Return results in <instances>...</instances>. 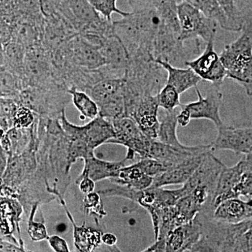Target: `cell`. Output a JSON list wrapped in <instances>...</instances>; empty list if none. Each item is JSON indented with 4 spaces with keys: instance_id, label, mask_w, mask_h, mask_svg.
<instances>
[{
    "instance_id": "1",
    "label": "cell",
    "mask_w": 252,
    "mask_h": 252,
    "mask_svg": "<svg viewBox=\"0 0 252 252\" xmlns=\"http://www.w3.org/2000/svg\"><path fill=\"white\" fill-rule=\"evenodd\" d=\"M162 25L152 4L132 9L122 19L112 21L114 34L124 44L129 58L144 56L154 59V39Z\"/></svg>"
},
{
    "instance_id": "2",
    "label": "cell",
    "mask_w": 252,
    "mask_h": 252,
    "mask_svg": "<svg viewBox=\"0 0 252 252\" xmlns=\"http://www.w3.org/2000/svg\"><path fill=\"white\" fill-rule=\"evenodd\" d=\"M202 235L219 252H252V220L230 224L197 215Z\"/></svg>"
},
{
    "instance_id": "3",
    "label": "cell",
    "mask_w": 252,
    "mask_h": 252,
    "mask_svg": "<svg viewBox=\"0 0 252 252\" xmlns=\"http://www.w3.org/2000/svg\"><path fill=\"white\" fill-rule=\"evenodd\" d=\"M236 40L225 46L220 55L226 71V77L233 79L252 95V21L244 25Z\"/></svg>"
},
{
    "instance_id": "4",
    "label": "cell",
    "mask_w": 252,
    "mask_h": 252,
    "mask_svg": "<svg viewBox=\"0 0 252 252\" xmlns=\"http://www.w3.org/2000/svg\"><path fill=\"white\" fill-rule=\"evenodd\" d=\"M68 89L61 83L42 87L25 88L16 97L18 104L46 119L59 118L69 102Z\"/></svg>"
},
{
    "instance_id": "5",
    "label": "cell",
    "mask_w": 252,
    "mask_h": 252,
    "mask_svg": "<svg viewBox=\"0 0 252 252\" xmlns=\"http://www.w3.org/2000/svg\"><path fill=\"white\" fill-rule=\"evenodd\" d=\"M240 196L252 198V154L245 155L234 166L223 167L214 195L215 210L223 200Z\"/></svg>"
},
{
    "instance_id": "6",
    "label": "cell",
    "mask_w": 252,
    "mask_h": 252,
    "mask_svg": "<svg viewBox=\"0 0 252 252\" xmlns=\"http://www.w3.org/2000/svg\"><path fill=\"white\" fill-rule=\"evenodd\" d=\"M37 146H31L23 153L8 157L3 174V188L1 194L14 198L20 187L34 178L37 170Z\"/></svg>"
},
{
    "instance_id": "7",
    "label": "cell",
    "mask_w": 252,
    "mask_h": 252,
    "mask_svg": "<svg viewBox=\"0 0 252 252\" xmlns=\"http://www.w3.org/2000/svg\"><path fill=\"white\" fill-rule=\"evenodd\" d=\"M59 119L66 135L82 141L94 152L102 144H107L115 136L112 122L99 116L86 125H74L68 121L65 109H64Z\"/></svg>"
},
{
    "instance_id": "8",
    "label": "cell",
    "mask_w": 252,
    "mask_h": 252,
    "mask_svg": "<svg viewBox=\"0 0 252 252\" xmlns=\"http://www.w3.org/2000/svg\"><path fill=\"white\" fill-rule=\"evenodd\" d=\"M177 15L182 41L201 39L207 43L216 36L218 23L188 3L177 4Z\"/></svg>"
},
{
    "instance_id": "9",
    "label": "cell",
    "mask_w": 252,
    "mask_h": 252,
    "mask_svg": "<svg viewBox=\"0 0 252 252\" xmlns=\"http://www.w3.org/2000/svg\"><path fill=\"white\" fill-rule=\"evenodd\" d=\"M115 136L107 144H119L127 148L126 160H133L136 155L149 158L152 140L140 130L132 118L123 117L112 121Z\"/></svg>"
},
{
    "instance_id": "10",
    "label": "cell",
    "mask_w": 252,
    "mask_h": 252,
    "mask_svg": "<svg viewBox=\"0 0 252 252\" xmlns=\"http://www.w3.org/2000/svg\"><path fill=\"white\" fill-rule=\"evenodd\" d=\"M215 39L207 41L203 52L196 59L186 62L185 67L190 68L200 79L220 88L226 77V71L215 51Z\"/></svg>"
},
{
    "instance_id": "11",
    "label": "cell",
    "mask_w": 252,
    "mask_h": 252,
    "mask_svg": "<svg viewBox=\"0 0 252 252\" xmlns=\"http://www.w3.org/2000/svg\"><path fill=\"white\" fill-rule=\"evenodd\" d=\"M216 139L210 144L212 152L228 150L236 155L252 154V128L235 127L223 124L217 127Z\"/></svg>"
},
{
    "instance_id": "12",
    "label": "cell",
    "mask_w": 252,
    "mask_h": 252,
    "mask_svg": "<svg viewBox=\"0 0 252 252\" xmlns=\"http://www.w3.org/2000/svg\"><path fill=\"white\" fill-rule=\"evenodd\" d=\"M198 100L190 103L181 104L180 108L185 109L188 113L190 119H207L211 121L217 127L223 125L220 116V108L223 94L220 88L212 85L211 89L204 97L198 88L195 87Z\"/></svg>"
},
{
    "instance_id": "13",
    "label": "cell",
    "mask_w": 252,
    "mask_h": 252,
    "mask_svg": "<svg viewBox=\"0 0 252 252\" xmlns=\"http://www.w3.org/2000/svg\"><path fill=\"white\" fill-rule=\"evenodd\" d=\"M158 114L157 95H146L136 101L126 117L132 118L150 140H157L159 127Z\"/></svg>"
},
{
    "instance_id": "14",
    "label": "cell",
    "mask_w": 252,
    "mask_h": 252,
    "mask_svg": "<svg viewBox=\"0 0 252 252\" xmlns=\"http://www.w3.org/2000/svg\"><path fill=\"white\" fill-rule=\"evenodd\" d=\"M69 63L74 67L95 69L105 65L98 47L89 44L79 34L64 45Z\"/></svg>"
},
{
    "instance_id": "15",
    "label": "cell",
    "mask_w": 252,
    "mask_h": 252,
    "mask_svg": "<svg viewBox=\"0 0 252 252\" xmlns=\"http://www.w3.org/2000/svg\"><path fill=\"white\" fill-rule=\"evenodd\" d=\"M209 148L210 144L195 147L187 146L183 149L176 148L172 146L162 143L157 140H152L149 158L160 162L167 170L180 165L190 158L201 153Z\"/></svg>"
},
{
    "instance_id": "16",
    "label": "cell",
    "mask_w": 252,
    "mask_h": 252,
    "mask_svg": "<svg viewBox=\"0 0 252 252\" xmlns=\"http://www.w3.org/2000/svg\"><path fill=\"white\" fill-rule=\"evenodd\" d=\"M201 235V225L195 218L192 221L177 227L167 234L165 252H189L200 240Z\"/></svg>"
},
{
    "instance_id": "17",
    "label": "cell",
    "mask_w": 252,
    "mask_h": 252,
    "mask_svg": "<svg viewBox=\"0 0 252 252\" xmlns=\"http://www.w3.org/2000/svg\"><path fill=\"white\" fill-rule=\"evenodd\" d=\"M210 150L211 151L210 147L207 150L194 156L180 165L168 169L160 175L154 177L153 182L149 188H160L169 185H183L198 168L204 156Z\"/></svg>"
},
{
    "instance_id": "18",
    "label": "cell",
    "mask_w": 252,
    "mask_h": 252,
    "mask_svg": "<svg viewBox=\"0 0 252 252\" xmlns=\"http://www.w3.org/2000/svg\"><path fill=\"white\" fill-rule=\"evenodd\" d=\"M252 217V200L244 201L238 198L227 199L219 204L212 219L222 223L235 224L250 220Z\"/></svg>"
},
{
    "instance_id": "19",
    "label": "cell",
    "mask_w": 252,
    "mask_h": 252,
    "mask_svg": "<svg viewBox=\"0 0 252 252\" xmlns=\"http://www.w3.org/2000/svg\"><path fill=\"white\" fill-rule=\"evenodd\" d=\"M126 161V158L119 162L107 161L94 156L84 160V170L77 178L86 176L94 182L115 178L120 169L125 166Z\"/></svg>"
},
{
    "instance_id": "20",
    "label": "cell",
    "mask_w": 252,
    "mask_h": 252,
    "mask_svg": "<svg viewBox=\"0 0 252 252\" xmlns=\"http://www.w3.org/2000/svg\"><path fill=\"white\" fill-rule=\"evenodd\" d=\"M154 61L166 72V84L172 86L180 94L191 88L197 87L202 80L190 68L174 67L164 61Z\"/></svg>"
},
{
    "instance_id": "21",
    "label": "cell",
    "mask_w": 252,
    "mask_h": 252,
    "mask_svg": "<svg viewBox=\"0 0 252 252\" xmlns=\"http://www.w3.org/2000/svg\"><path fill=\"white\" fill-rule=\"evenodd\" d=\"M99 49L105 65L126 71L129 63L128 54L122 41L115 34L107 38Z\"/></svg>"
},
{
    "instance_id": "22",
    "label": "cell",
    "mask_w": 252,
    "mask_h": 252,
    "mask_svg": "<svg viewBox=\"0 0 252 252\" xmlns=\"http://www.w3.org/2000/svg\"><path fill=\"white\" fill-rule=\"evenodd\" d=\"M109 180L114 185L125 186L137 190L149 189L153 182V178L144 174L135 162L128 166L123 167L117 177Z\"/></svg>"
},
{
    "instance_id": "23",
    "label": "cell",
    "mask_w": 252,
    "mask_h": 252,
    "mask_svg": "<svg viewBox=\"0 0 252 252\" xmlns=\"http://www.w3.org/2000/svg\"><path fill=\"white\" fill-rule=\"evenodd\" d=\"M177 115L178 113L177 112V109L172 112L164 111L161 119L159 120L157 140L176 148L183 149L187 146L181 143L177 137Z\"/></svg>"
},
{
    "instance_id": "24",
    "label": "cell",
    "mask_w": 252,
    "mask_h": 252,
    "mask_svg": "<svg viewBox=\"0 0 252 252\" xmlns=\"http://www.w3.org/2000/svg\"><path fill=\"white\" fill-rule=\"evenodd\" d=\"M124 84V77L103 79L91 88L89 94L99 107L122 94Z\"/></svg>"
},
{
    "instance_id": "25",
    "label": "cell",
    "mask_w": 252,
    "mask_h": 252,
    "mask_svg": "<svg viewBox=\"0 0 252 252\" xmlns=\"http://www.w3.org/2000/svg\"><path fill=\"white\" fill-rule=\"evenodd\" d=\"M3 49L5 67L19 78L23 84L26 48L18 41L11 39L3 45Z\"/></svg>"
},
{
    "instance_id": "26",
    "label": "cell",
    "mask_w": 252,
    "mask_h": 252,
    "mask_svg": "<svg viewBox=\"0 0 252 252\" xmlns=\"http://www.w3.org/2000/svg\"><path fill=\"white\" fill-rule=\"evenodd\" d=\"M177 4L185 1L203 13L206 17L216 21L224 31L231 32L229 22L217 0H175Z\"/></svg>"
},
{
    "instance_id": "27",
    "label": "cell",
    "mask_w": 252,
    "mask_h": 252,
    "mask_svg": "<svg viewBox=\"0 0 252 252\" xmlns=\"http://www.w3.org/2000/svg\"><path fill=\"white\" fill-rule=\"evenodd\" d=\"M67 92L72 97L74 107L83 117L92 120L98 116V107L89 94L75 89H68Z\"/></svg>"
},
{
    "instance_id": "28",
    "label": "cell",
    "mask_w": 252,
    "mask_h": 252,
    "mask_svg": "<svg viewBox=\"0 0 252 252\" xmlns=\"http://www.w3.org/2000/svg\"><path fill=\"white\" fill-rule=\"evenodd\" d=\"M22 89L21 79L4 65L0 67V97L16 98Z\"/></svg>"
},
{
    "instance_id": "29",
    "label": "cell",
    "mask_w": 252,
    "mask_h": 252,
    "mask_svg": "<svg viewBox=\"0 0 252 252\" xmlns=\"http://www.w3.org/2000/svg\"><path fill=\"white\" fill-rule=\"evenodd\" d=\"M217 1L229 22L231 32H241L245 23L252 21H247L244 18L237 7L234 0H217Z\"/></svg>"
},
{
    "instance_id": "30",
    "label": "cell",
    "mask_w": 252,
    "mask_h": 252,
    "mask_svg": "<svg viewBox=\"0 0 252 252\" xmlns=\"http://www.w3.org/2000/svg\"><path fill=\"white\" fill-rule=\"evenodd\" d=\"M180 94L172 86L165 84L157 94V101L159 108L164 111L172 112L181 105Z\"/></svg>"
},
{
    "instance_id": "31",
    "label": "cell",
    "mask_w": 252,
    "mask_h": 252,
    "mask_svg": "<svg viewBox=\"0 0 252 252\" xmlns=\"http://www.w3.org/2000/svg\"><path fill=\"white\" fill-rule=\"evenodd\" d=\"M96 12L109 21H112V14L116 13L125 16L128 12L117 7V0H87Z\"/></svg>"
},
{
    "instance_id": "32",
    "label": "cell",
    "mask_w": 252,
    "mask_h": 252,
    "mask_svg": "<svg viewBox=\"0 0 252 252\" xmlns=\"http://www.w3.org/2000/svg\"><path fill=\"white\" fill-rule=\"evenodd\" d=\"M37 115L31 109L18 104L14 115L11 118V127L29 128L35 122Z\"/></svg>"
},
{
    "instance_id": "33",
    "label": "cell",
    "mask_w": 252,
    "mask_h": 252,
    "mask_svg": "<svg viewBox=\"0 0 252 252\" xmlns=\"http://www.w3.org/2000/svg\"><path fill=\"white\" fill-rule=\"evenodd\" d=\"M39 207V204H34L31 207L30 210L29 220H28V233L31 235V238L35 241L49 238L47 236L45 225L41 222L34 220V217Z\"/></svg>"
},
{
    "instance_id": "34",
    "label": "cell",
    "mask_w": 252,
    "mask_h": 252,
    "mask_svg": "<svg viewBox=\"0 0 252 252\" xmlns=\"http://www.w3.org/2000/svg\"><path fill=\"white\" fill-rule=\"evenodd\" d=\"M84 204L86 215L90 214L99 219L102 218L107 215L104 209L103 203L97 192L94 191L92 193L86 194Z\"/></svg>"
},
{
    "instance_id": "35",
    "label": "cell",
    "mask_w": 252,
    "mask_h": 252,
    "mask_svg": "<svg viewBox=\"0 0 252 252\" xmlns=\"http://www.w3.org/2000/svg\"><path fill=\"white\" fill-rule=\"evenodd\" d=\"M139 168L146 175L154 178L166 170L160 162L152 158H139L135 162Z\"/></svg>"
},
{
    "instance_id": "36",
    "label": "cell",
    "mask_w": 252,
    "mask_h": 252,
    "mask_svg": "<svg viewBox=\"0 0 252 252\" xmlns=\"http://www.w3.org/2000/svg\"><path fill=\"white\" fill-rule=\"evenodd\" d=\"M18 105V102L16 98L0 97V118L7 119L10 126L11 118L14 115Z\"/></svg>"
},
{
    "instance_id": "37",
    "label": "cell",
    "mask_w": 252,
    "mask_h": 252,
    "mask_svg": "<svg viewBox=\"0 0 252 252\" xmlns=\"http://www.w3.org/2000/svg\"><path fill=\"white\" fill-rule=\"evenodd\" d=\"M107 247V251L109 252H122L117 248V245L114 246ZM165 239H158L156 240L153 245H151L148 248L142 252H165Z\"/></svg>"
},
{
    "instance_id": "38",
    "label": "cell",
    "mask_w": 252,
    "mask_h": 252,
    "mask_svg": "<svg viewBox=\"0 0 252 252\" xmlns=\"http://www.w3.org/2000/svg\"><path fill=\"white\" fill-rule=\"evenodd\" d=\"M189 252H219V250L215 245L201 237Z\"/></svg>"
},
{
    "instance_id": "39",
    "label": "cell",
    "mask_w": 252,
    "mask_h": 252,
    "mask_svg": "<svg viewBox=\"0 0 252 252\" xmlns=\"http://www.w3.org/2000/svg\"><path fill=\"white\" fill-rule=\"evenodd\" d=\"M76 183L79 185V189L83 193L88 194L94 191L95 189V182L91 180L89 177H83L81 178H77Z\"/></svg>"
},
{
    "instance_id": "40",
    "label": "cell",
    "mask_w": 252,
    "mask_h": 252,
    "mask_svg": "<svg viewBox=\"0 0 252 252\" xmlns=\"http://www.w3.org/2000/svg\"><path fill=\"white\" fill-rule=\"evenodd\" d=\"M49 240L50 245L54 249L56 252H69V248L65 240H63L61 237L58 235L49 237L47 238Z\"/></svg>"
},
{
    "instance_id": "41",
    "label": "cell",
    "mask_w": 252,
    "mask_h": 252,
    "mask_svg": "<svg viewBox=\"0 0 252 252\" xmlns=\"http://www.w3.org/2000/svg\"><path fill=\"white\" fill-rule=\"evenodd\" d=\"M239 11L247 21L252 20V0H234Z\"/></svg>"
},
{
    "instance_id": "42",
    "label": "cell",
    "mask_w": 252,
    "mask_h": 252,
    "mask_svg": "<svg viewBox=\"0 0 252 252\" xmlns=\"http://www.w3.org/2000/svg\"><path fill=\"white\" fill-rule=\"evenodd\" d=\"M7 155H6L4 151L3 150V149L1 148V146H0V190H1L3 187L1 177H2L5 168H6V162H7Z\"/></svg>"
},
{
    "instance_id": "43",
    "label": "cell",
    "mask_w": 252,
    "mask_h": 252,
    "mask_svg": "<svg viewBox=\"0 0 252 252\" xmlns=\"http://www.w3.org/2000/svg\"><path fill=\"white\" fill-rule=\"evenodd\" d=\"M102 243L106 245V246L111 247L116 245L117 242V237L112 233H104L102 235V238H101Z\"/></svg>"
},
{
    "instance_id": "44",
    "label": "cell",
    "mask_w": 252,
    "mask_h": 252,
    "mask_svg": "<svg viewBox=\"0 0 252 252\" xmlns=\"http://www.w3.org/2000/svg\"><path fill=\"white\" fill-rule=\"evenodd\" d=\"M152 1L153 0H127V2L130 5L131 9H134V8L140 7V6L151 4Z\"/></svg>"
},
{
    "instance_id": "45",
    "label": "cell",
    "mask_w": 252,
    "mask_h": 252,
    "mask_svg": "<svg viewBox=\"0 0 252 252\" xmlns=\"http://www.w3.org/2000/svg\"></svg>"
}]
</instances>
